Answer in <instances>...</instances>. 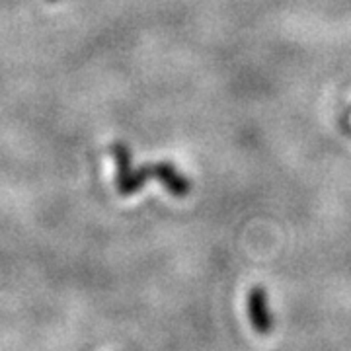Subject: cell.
Wrapping results in <instances>:
<instances>
[{
    "instance_id": "cell-1",
    "label": "cell",
    "mask_w": 351,
    "mask_h": 351,
    "mask_svg": "<svg viewBox=\"0 0 351 351\" xmlns=\"http://www.w3.org/2000/svg\"><path fill=\"white\" fill-rule=\"evenodd\" d=\"M115 160H117V168H119L117 186H119V191L123 195L137 191L149 178H158L168 188V191L178 195V197H184L189 193V182L176 170L172 164H152V166H145L138 172H133L129 152L121 145L115 147Z\"/></svg>"
},
{
    "instance_id": "cell-2",
    "label": "cell",
    "mask_w": 351,
    "mask_h": 351,
    "mask_svg": "<svg viewBox=\"0 0 351 351\" xmlns=\"http://www.w3.org/2000/svg\"><path fill=\"white\" fill-rule=\"evenodd\" d=\"M248 313L254 324V330L258 334H269L271 330V318L267 314V304H265V291L262 287H254L248 297Z\"/></svg>"
}]
</instances>
